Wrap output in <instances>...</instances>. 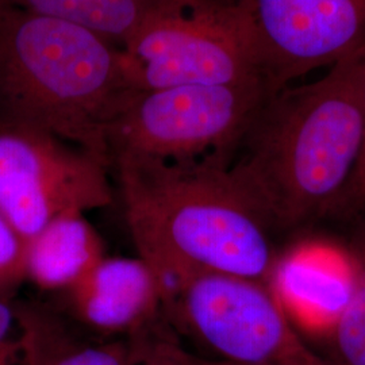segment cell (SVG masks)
<instances>
[{
    "label": "cell",
    "mask_w": 365,
    "mask_h": 365,
    "mask_svg": "<svg viewBox=\"0 0 365 365\" xmlns=\"http://www.w3.org/2000/svg\"><path fill=\"white\" fill-rule=\"evenodd\" d=\"M364 75L363 56L274 92L229 161L272 230L352 209L365 150Z\"/></svg>",
    "instance_id": "obj_1"
},
{
    "label": "cell",
    "mask_w": 365,
    "mask_h": 365,
    "mask_svg": "<svg viewBox=\"0 0 365 365\" xmlns=\"http://www.w3.org/2000/svg\"><path fill=\"white\" fill-rule=\"evenodd\" d=\"M111 170L138 256L163 280L225 274L272 283L279 267L272 229L229 161L120 158Z\"/></svg>",
    "instance_id": "obj_2"
},
{
    "label": "cell",
    "mask_w": 365,
    "mask_h": 365,
    "mask_svg": "<svg viewBox=\"0 0 365 365\" xmlns=\"http://www.w3.org/2000/svg\"><path fill=\"white\" fill-rule=\"evenodd\" d=\"M137 91L126 53L113 41L0 7V125L49 133L110 167L107 130Z\"/></svg>",
    "instance_id": "obj_3"
},
{
    "label": "cell",
    "mask_w": 365,
    "mask_h": 365,
    "mask_svg": "<svg viewBox=\"0 0 365 365\" xmlns=\"http://www.w3.org/2000/svg\"><path fill=\"white\" fill-rule=\"evenodd\" d=\"M163 321L196 356L223 365H325L271 284L225 274L164 280Z\"/></svg>",
    "instance_id": "obj_4"
},
{
    "label": "cell",
    "mask_w": 365,
    "mask_h": 365,
    "mask_svg": "<svg viewBox=\"0 0 365 365\" xmlns=\"http://www.w3.org/2000/svg\"><path fill=\"white\" fill-rule=\"evenodd\" d=\"M274 93L265 80L137 91L107 130L110 167L120 158L230 161Z\"/></svg>",
    "instance_id": "obj_5"
},
{
    "label": "cell",
    "mask_w": 365,
    "mask_h": 365,
    "mask_svg": "<svg viewBox=\"0 0 365 365\" xmlns=\"http://www.w3.org/2000/svg\"><path fill=\"white\" fill-rule=\"evenodd\" d=\"M110 170L49 133L0 125V215L25 242L66 212L110 206Z\"/></svg>",
    "instance_id": "obj_6"
},
{
    "label": "cell",
    "mask_w": 365,
    "mask_h": 365,
    "mask_svg": "<svg viewBox=\"0 0 365 365\" xmlns=\"http://www.w3.org/2000/svg\"><path fill=\"white\" fill-rule=\"evenodd\" d=\"M123 51L138 91L265 80L227 0H195L156 18Z\"/></svg>",
    "instance_id": "obj_7"
},
{
    "label": "cell",
    "mask_w": 365,
    "mask_h": 365,
    "mask_svg": "<svg viewBox=\"0 0 365 365\" xmlns=\"http://www.w3.org/2000/svg\"><path fill=\"white\" fill-rule=\"evenodd\" d=\"M274 92L365 56V0H227Z\"/></svg>",
    "instance_id": "obj_8"
},
{
    "label": "cell",
    "mask_w": 365,
    "mask_h": 365,
    "mask_svg": "<svg viewBox=\"0 0 365 365\" xmlns=\"http://www.w3.org/2000/svg\"><path fill=\"white\" fill-rule=\"evenodd\" d=\"M164 280L143 257L106 256L56 306L80 330L101 339H134L164 324Z\"/></svg>",
    "instance_id": "obj_9"
},
{
    "label": "cell",
    "mask_w": 365,
    "mask_h": 365,
    "mask_svg": "<svg viewBox=\"0 0 365 365\" xmlns=\"http://www.w3.org/2000/svg\"><path fill=\"white\" fill-rule=\"evenodd\" d=\"M21 365H140L145 339H95L56 306L15 302Z\"/></svg>",
    "instance_id": "obj_10"
},
{
    "label": "cell",
    "mask_w": 365,
    "mask_h": 365,
    "mask_svg": "<svg viewBox=\"0 0 365 365\" xmlns=\"http://www.w3.org/2000/svg\"><path fill=\"white\" fill-rule=\"evenodd\" d=\"M86 212H66L25 242V277L43 291L64 292L105 259V242Z\"/></svg>",
    "instance_id": "obj_11"
},
{
    "label": "cell",
    "mask_w": 365,
    "mask_h": 365,
    "mask_svg": "<svg viewBox=\"0 0 365 365\" xmlns=\"http://www.w3.org/2000/svg\"><path fill=\"white\" fill-rule=\"evenodd\" d=\"M195 0H0V7L61 19L123 48L143 27Z\"/></svg>",
    "instance_id": "obj_12"
},
{
    "label": "cell",
    "mask_w": 365,
    "mask_h": 365,
    "mask_svg": "<svg viewBox=\"0 0 365 365\" xmlns=\"http://www.w3.org/2000/svg\"><path fill=\"white\" fill-rule=\"evenodd\" d=\"M352 295L324 334L325 365H365V248L360 249Z\"/></svg>",
    "instance_id": "obj_13"
},
{
    "label": "cell",
    "mask_w": 365,
    "mask_h": 365,
    "mask_svg": "<svg viewBox=\"0 0 365 365\" xmlns=\"http://www.w3.org/2000/svg\"><path fill=\"white\" fill-rule=\"evenodd\" d=\"M25 277V240L0 215V298H13Z\"/></svg>",
    "instance_id": "obj_14"
},
{
    "label": "cell",
    "mask_w": 365,
    "mask_h": 365,
    "mask_svg": "<svg viewBox=\"0 0 365 365\" xmlns=\"http://www.w3.org/2000/svg\"><path fill=\"white\" fill-rule=\"evenodd\" d=\"M140 365H199V357L190 352L163 324L145 339Z\"/></svg>",
    "instance_id": "obj_15"
},
{
    "label": "cell",
    "mask_w": 365,
    "mask_h": 365,
    "mask_svg": "<svg viewBox=\"0 0 365 365\" xmlns=\"http://www.w3.org/2000/svg\"><path fill=\"white\" fill-rule=\"evenodd\" d=\"M18 339L15 300L0 298V349L11 345Z\"/></svg>",
    "instance_id": "obj_16"
},
{
    "label": "cell",
    "mask_w": 365,
    "mask_h": 365,
    "mask_svg": "<svg viewBox=\"0 0 365 365\" xmlns=\"http://www.w3.org/2000/svg\"><path fill=\"white\" fill-rule=\"evenodd\" d=\"M0 365H21V348L18 339L0 349Z\"/></svg>",
    "instance_id": "obj_17"
},
{
    "label": "cell",
    "mask_w": 365,
    "mask_h": 365,
    "mask_svg": "<svg viewBox=\"0 0 365 365\" xmlns=\"http://www.w3.org/2000/svg\"><path fill=\"white\" fill-rule=\"evenodd\" d=\"M364 103H365V75H364ZM365 199V150L364 157H363V163H361V168L359 172V178L356 182L354 187V192H353L352 206H359L364 202Z\"/></svg>",
    "instance_id": "obj_18"
},
{
    "label": "cell",
    "mask_w": 365,
    "mask_h": 365,
    "mask_svg": "<svg viewBox=\"0 0 365 365\" xmlns=\"http://www.w3.org/2000/svg\"><path fill=\"white\" fill-rule=\"evenodd\" d=\"M199 357V356H197ZM199 365H223L220 364V363H215V361H210V360H206V359H202V357H199Z\"/></svg>",
    "instance_id": "obj_19"
}]
</instances>
